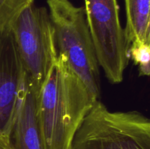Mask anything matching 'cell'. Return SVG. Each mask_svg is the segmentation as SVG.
<instances>
[{
	"mask_svg": "<svg viewBox=\"0 0 150 149\" xmlns=\"http://www.w3.org/2000/svg\"><path fill=\"white\" fill-rule=\"evenodd\" d=\"M59 54L38 98L45 149H72L76 131L98 100Z\"/></svg>",
	"mask_w": 150,
	"mask_h": 149,
	"instance_id": "1",
	"label": "cell"
},
{
	"mask_svg": "<svg viewBox=\"0 0 150 149\" xmlns=\"http://www.w3.org/2000/svg\"><path fill=\"white\" fill-rule=\"evenodd\" d=\"M54 28L58 53L98 99L100 93L99 63L83 7L70 0H47Z\"/></svg>",
	"mask_w": 150,
	"mask_h": 149,
	"instance_id": "2",
	"label": "cell"
},
{
	"mask_svg": "<svg viewBox=\"0 0 150 149\" xmlns=\"http://www.w3.org/2000/svg\"><path fill=\"white\" fill-rule=\"evenodd\" d=\"M72 149H150V118L137 111L112 112L98 99L76 131Z\"/></svg>",
	"mask_w": 150,
	"mask_h": 149,
	"instance_id": "3",
	"label": "cell"
},
{
	"mask_svg": "<svg viewBox=\"0 0 150 149\" xmlns=\"http://www.w3.org/2000/svg\"><path fill=\"white\" fill-rule=\"evenodd\" d=\"M11 29L26 75L38 97L59 55L48 9L33 3L21 13Z\"/></svg>",
	"mask_w": 150,
	"mask_h": 149,
	"instance_id": "4",
	"label": "cell"
},
{
	"mask_svg": "<svg viewBox=\"0 0 150 149\" xmlns=\"http://www.w3.org/2000/svg\"><path fill=\"white\" fill-rule=\"evenodd\" d=\"M88 26L100 67L111 83L123 80L129 45L122 27L117 0H84Z\"/></svg>",
	"mask_w": 150,
	"mask_h": 149,
	"instance_id": "5",
	"label": "cell"
},
{
	"mask_svg": "<svg viewBox=\"0 0 150 149\" xmlns=\"http://www.w3.org/2000/svg\"><path fill=\"white\" fill-rule=\"evenodd\" d=\"M26 73L11 28L0 31V137L9 139Z\"/></svg>",
	"mask_w": 150,
	"mask_h": 149,
	"instance_id": "6",
	"label": "cell"
},
{
	"mask_svg": "<svg viewBox=\"0 0 150 149\" xmlns=\"http://www.w3.org/2000/svg\"><path fill=\"white\" fill-rule=\"evenodd\" d=\"M38 98L26 75L9 137L13 149H45L37 112Z\"/></svg>",
	"mask_w": 150,
	"mask_h": 149,
	"instance_id": "7",
	"label": "cell"
},
{
	"mask_svg": "<svg viewBox=\"0 0 150 149\" xmlns=\"http://www.w3.org/2000/svg\"><path fill=\"white\" fill-rule=\"evenodd\" d=\"M126 10V37L129 45L145 42L150 14V0H125Z\"/></svg>",
	"mask_w": 150,
	"mask_h": 149,
	"instance_id": "8",
	"label": "cell"
},
{
	"mask_svg": "<svg viewBox=\"0 0 150 149\" xmlns=\"http://www.w3.org/2000/svg\"><path fill=\"white\" fill-rule=\"evenodd\" d=\"M34 0H0V31L11 28L21 13Z\"/></svg>",
	"mask_w": 150,
	"mask_h": 149,
	"instance_id": "9",
	"label": "cell"
},
{
	"mask_svg": "<svg viewBox=\"0 0 150 149\" xmlns=\"http://www.w3.org/2000/svg\"><path fill=\"white\" fill-rule=\"evenodd\" d=\"M129 57L138 65L141 75L150 76V45L145 42L130 44Z\"/></svg>",
	"mask_w": 150,
	"mask_h": 149,
	"instance_id": "10",
	"label": "cell"
},
{
	"mask_svg": "<svg viewBox=\"0 0 150 149\" xmlns=\"http://www.w3.org/2000/svg\"><path fill=\"white\" fill-rule=\"evenodd\" d=\"M0 149H13L10 144L9 139L0 137Z\"/></svg>",
	"mask_w": 150,
	"mask_h": 149,
	"instance_id": "11",
	"label": "cell"
},
{
	"mask_svg": "<svg viewBox=\"0 0 150 149\" xmlns=\"http://www.w3.org/2000/svg\"><path fill=\"white\" fill-rule=\"evenodd\" d=\"M145 43L150 45V14L148 20L147 28H146V37H145Z\"/></svg>",
	"mask_w": 150,
	"mask_h": 149,
	"instance_id": "12",
	"label": "cell"
}]
</instances>
